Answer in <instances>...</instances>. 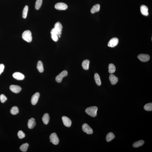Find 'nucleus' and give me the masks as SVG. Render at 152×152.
Returning a JSON list of instances; mask_svg holds the SVG:
<instances>
[{
  "label": "nucleus",
  "mask_w": 152,
  "mask_h": 152,
  "mask_svg": "<svg viewBox=\"0 0 152 152\" xmlns=\"http://www.w3.org/2000/svg\"><path fill=\"white\" fill-rule=\"evenodd\" d=\"M98 110V108L96 106H93L87 108L85 111L90 116L94 117L97 116Z\"/></svg>",
  "instance_id": "obj_1"
},
{
  "label": "nucleus",
  "mask_w": 152,
  "mask_h": 152,
  "mask_svg": "<svg viewBox=\"0 0 152 152\" xmlns=\"http://www.w3.org/2000/svg\"><path fill=\"white\" fill-rule=\"evenodd\" d=\"M22 37L23 40L28 42L32 41V33L30 31L26 30L24 31L22 34Z\"/></svg>",
  "instance_id": "obj_2"
},
{
  "label": "nucleus",
  "mask_w": 152,
  "mask_h": 152,
  "mask_svg": "<svg viewBox=\"0 0 152 152\" xmlns=\"http://www.w3.org/2000/svg\"><path fill=\"white\" fill-rule=\"evenodd\" d=\"M50 142L54 145H57L58 144L59 140L57 134L55 133H53L51 134L50 136Z\"/></svg>",
  "instance_id": "obj_3"
},
{
  "label": "nucleus",
  "mask_w": 152,
  "mask_h": 152,
  "mask_svg": "<svg viewBox=\"0 0 152 152\" xmlns=\"http://www.w3.org/2000/svg\"><path fill=\"white\" fill-rule=\"evenodd\" d=\"M68 75V72L66 70H64L56 77V82L60 83L62 82L63 78L66 76Z\"/></svg>",
  "instance_id": "obj_4"
},
{
  "label": "nucleus",
  "mask_w": 152,
  "mask_h": 152,
  "mask_svg": "<svg viewBox=\"0 0 152 152\" xmlns=\"http://www.w3.org/2000/svg\"><path fill=\"white\" fill-rule=\"evenodd\" d=\"M62 25L59 22L56 23L54 25V29L58 36H61L62 34Z\"/></svg>",
  "instance_id": "obj_5"
},
{
  "label": "nucleus",
  "mask_w": 152,
  "mask_h": 152,
  "mask_svg": "<svg viewBox=\"0 0 152 152\" xmlns=\"http://www.w3.org/2000/svg\"><path fill=\"white\" fill-rule=\"evenodd\" d=\"M83 131L88 134H91L93 133V131L92 128L86 123H84L82 125Z\"/></svg>",
  "instance_id": "obj_6"
},
{
  "label": "nucleus",
  "mask_w": 152,
  "mask_h": 152,
  "mask_svg": "<svg viewBox=\"0 0 152 152\" xmlns=\"http://www.w3.org/2000/svg\"><path fill=\"white\" fill-rule=\"evenodd\" d=\"M55 8L57 10H66L68 8V6L65 3H58L55 5Z\"/></svg>",
  "instance_id": "obj_7"
},
{
  "label": "nucleus",
  "mask_w": 152,
  "mask_h": 152,
  "mask_svg": "<svg viewBox=\"0 0 152 152\" xmlns=\"http://www.w3.org/2000/svg\"><path fill=\"white\" fill-rule=\"evenodd\" d=\"M119 40L116 37H114L111 39L108 43V46L111 47H114L118 44Z\"/></svg>",
  "instance_id": "obj_8"
},
{
  "label": "nucleus",
  "mask_w": 152,
  "mask_h": 152,
  "mask_svg": "<svg viewBox=\"0 0 152 152\" xmlns=\"http://www.w3.org/2000/svg\"><path fill=\"white\" fill-rule=\"evenodd\" d=\"M137 58L141 61L144 62H148L150 58L149 55L145 54H140L137 56Z\"/></svg>",
  "instance_id": "obj_9"
},
{
  "label": "nucleus",
  "mask_w": 152,
  "mask_h": 152,
  "mask_svg": "<svg viewBox=\"0 0 152 152\" xmlns=\"http://www.w3.org/2000/svg\"><path fill=\"white\" fill-rule=\"evenodd\" d=\"M40 94L39 92H37L32 95L31 99V103L33 105H35L38 101Z\"/></svg>",
  "instance_id": "obj_10"
},
{
  "label": "nucleus",
  "mask_w": 152,
  "mask_h": 152,
  "mask_svg": "<svg viewBox=\"0 0 152 152\" xmlns=\"http://www.w3.org/2000/svg\"><path fill=\"white\" fill-rule=\"evenodd\" d=\"M9 88L12 92L15 93H19L21 90V88L20 86L17 85H11Z\"/></svg>",
  "instance_id": "obj_11"
},
{
  "label": "nucleus",
  "mask_w": 152,
  "mask_h": 152,
  "mask_svg": "<svg viewBox=\"0 0 152 152\" xmlns=\"http://www.w3.org/2000/svg\"><path fill=\"white\" fill-rule=\"evenodd\" d=\"M62 120L64 125L67 127H70L72 124V121L68 117L63 116L62 117Z\"/></svg>",
  "instance_id": "obj_12"
},
{
  "label": "nucleus",
  "mask_w": 152,
  "mask_h": 152,
  "mask_svg": "<svg viewBox=\"0 0 152 152\" xmlns=\"http://www.w3.org/2000/svg\"><path fill=\"white\" fill-rule=\"evenodd\" d=\"M12 76L14 78L18 80H23L25 78L24 75L19 72L14 73Z\"/></svg>",
  "instance_id": "obj_13"
},
{
  "label": "nucleus",
  "mask_w": 152,
  "mask_h": 152,
  "mask_svg": "<svg viewBox=\"0 0 152 152\" xmlns=\"http://www.w3.org/2000/svg\"><path fill=\"white\" fill-rule=\"evenodd\" d=\"M141 13L142 15L147 16L149 15L148 8L147 6L144 5H141L140 7Z\"/></svg>",
  "instance_id": "obj_14"
},
{
  "label": "nucleus",
  "mask_w": 152,
  "mask_h": 152,
  "mask_svg": "<svg viewBox=\"0 0 152 152\" xmlns=\"http://www.w3.org/2000/svg\"><path fill=\"white\" fill-rule=\"evenodd\" d=\"M51 33L52 38L54 41L56 42L58 40V36L56 33V31L54 28H53L51 30Z\"/></svg>",
  "instance_id": "obj_15"
},
{
  "label": "nucleus",
  "mask_w": 152,
  "mask_h": 152,
  "mask_svg": "<svg viewBox=\"0 0 152 152\" xmlns=\"http://www.w3.org/2000/svg\"><path fill=\"white\" fill-rule=\"evenodd\" d=\"M36 123L35 121V119L32 118L28 120V126L30 129L33 128L36 125Z\"/></svg>",
  "instance_id": "obj_16"
},
{
  "label": "nucleus",
  "mask_w": 152,
  "mask_h": 152,
  "mask_svg": "<svg viewBox=\"0 0 152 152\" xmlns=\"http://www.w3.org/2000/svg\"><path fill=\"white\" fill-rule=\"evenodd\" d=\"M109 78L111 84L112 85L116 84L118 82V78L113 74H110L109 76Z\"/></svg>",
  "instance_id": "obj_17"
},
{
  "label": "nucleus",
  "mask_w": 152,
  "mask_h": 152,
  "mask_svg": "<svg viewBox=\"0 0 152 152\" xmlns=\"http://www.w3.org/2000/svg\"><path fill=\"white\" fill-rule=\"evenodd\" d=\"M42 120L45 124H48L50 120L49 114L48 113L45 114L42 117Z\"/></svg>",
  "instance_id": "obj_18"
},
{
  "label": "nucleus",
  "mask_w": 152,
  "mask_h": 152,
  "mask_svg": "<svg viewBox=\"0 0 152 152\" xmlns=\"http://www.w3.org/2000/svg\"><path fill=\"white\" fill-rule=\"evenodd\" d=\"M100 9V5L99 4H97L94 5L92 8L91 12L92 14H94L99 11Z\"/></svg>",
  "instance_id": "obj_19"
},
{
  "label": "nucleus",
  "mask_w": 152,
  "mask_h": 152,
  "mask_svg": "<svg viewBox=\"0 0 152 152\" xmlns=\"http://www.w3.org/2000/svg\"><path fill=\"white\" fill-rule=\"evenodd\" d=\"M37 68L39 72L43 73L44 71V68L43 63L41 61H38L37 64Z\"/></svg>",
  "instance_id": "obj_20"
},
{
  "label": "nucleus",
  "mask_w": 152,
  "mask_h": 152,
  "mask_svg": "<svg viewBox=\"0 0 152 152\" xmlns=\"http://www.w3.org/2000/svg\"><path fill=\"white\" fill-rule=\"evenodd\" d=\"M89 63H90V61L88 60H85L83 61L82 64L83 68L85 70H88Z\"/></svg>",
  "instance_id": "obj_21"
},
{
  "label": "nucleus",
  "mask_w": 152,
  "mask_h": 152,
  "mask_svg": "<svg viewBox=\"0 0 152 152\" xmlns=\"http://www.w3.org/2000/svg\"><path fill=\"white\" fill-rule=\"evenodd\" d=\"M115 137V135L113 133L109 132L107 134L106 137V140L107 142H110Z\"/></svg>",
  "instance_id": "obj_22"
},
{
  "label": "nucleus",
  "mask_w": 152,
  "mask_h": 152,
  "mask_svg": "<svg viewBox=\"0 0 152 152\" xmlns=\"http://www.w3.org/2000/svg\"><path fill=\"white\" fill-rule=\"evenodd\" d=\"M94 78L95 83L97 85L99 86L101 85V83L99 75L98 73H95Z\"/></svg>",
  "instance_id": "obj_23"
},
{
  "label": "nucleus",
  "mask_w": 152,
  "mask_h": 152,
  "mask_svg": "<svg viewBox=\"0 0 152 152\" xmlns=\"http://www.w3.org/2000/svg\"><path fill=\"white\" fill-rule=\"evenodd\" d=\"M145 143L144 141L142 140H140L137 141L133 144V146L135 148H137L139 147L142 146Z\"/></svg>",
  "instance_id": "obj_24"
},
{
  "label": "nucleus",
  "mask_w": 152,
  "mask_h": 152,
  "mask_svg": "<svg viewBox=\"0 0 152 152\" xmlns=\"http://www.w3.org/2000/svg\"><path fill=\"white\" fill-rule=\"evenodd\" d=\"M109 73H115L116 70L115 66L113 64H109Z\"/></svg>",
  "instance_id": "obj_25"
},
{
  "label": "nucleus",
  "mask_w": 152,
  "mask_h": 152,
  "mask_svg": "<svg viewBox=\"0 0 152 152\" xmlns=\"http://www.w3.org/2000/svg\"><path fill=\"white\" fill-rule=\"evenodd\" d=\"M29 146V144L27 143L23 144L20 147V149L23 152H26L27 151Z\"/></svg>",
  "instance_id": "obj_26"
},
{
  "label": "nucleus",
  "mask_w": 152,
  "mask_h": 152,
  "mask_svg": "<svg viewBox=\"0 0 152 152\" xmlns=\"http://www.w3.org/2000/svg\"><path fill=\"white\" fill-rule=\"evenodd\" d=\"M19 109L16 106H14L12 107L10 110L11 114L13 115H16L19 112Z\"/></svg>",
  "instance_id": "obj_27"
},
{
  "label": "nucleus",
  "mask_w": 152,
  "mask_h": 152,
  "mask_svg": "<svg viewBox=\"0 0 152 152\" xmlns=\"http://www.w3.org/2000/svg\"><path fill=\"white\" fill-rule=\"evenodd\" d=\"M42 1L43 0H37L35 5V8L36 10H39L41 7Z\"/></svg>",
  "instance_id": "obj_28"
},
{
  "label": "nucleus",
  "mask_w": 152,
  "mask_h": 152,
  "mask_svg": "<svg viewBox=\"0 0 152 152\" xmlns=\"http://www.w3.org/2000/svg\"><path fill=\"white\" fill-rule=\"evenodd\" d=\"M28 10V7L27 5L25 6L23 9L22 12V17L23 18H26L27 16Z\"/></svg>",
  "instance_id": "obj_29"
},
{
  "label": "nucleus",
  "mask_w": 152,
  "mask_h": 152,
  "mask_svg": "<svg viewBox=\"0 0 152 152\" xmlns=\"http://www.w3.org/2000/svg\"><path fill=\"white\" fill-rule=\"evenodd\" d=\"M144 109L147 111H152V103H149L146 104L144 106Z\"/></svg>",
  "instance_id": "obj_30"
},
{
  "label": "nucleus",
  "mask_w": 152,
  "mask_h": 152,
  "mask_svg": "<svg viewBox=\"0 0 152 152\" xmlns=\"http://www.w3.org/2000/svg\"><path fill=\"white\" fill-rule=\"evenodd\" d=\"M18 136L19 138L22 139L25 137V134L22 131H20L18 133Z\"/></svg>",
  "instance_id": "obj_31"
},
{
  "label": "nucleus",
  "mask_w": 152,
  "mask_h": 152,
  "mask_svg": "<svg viewBox=\"0 0 152 152\" xmlns=\"http://www.w3.org/2000/svg\"><path fill=\"white\" fill-rule=\"evenodd\" d=\"M7 100V98L5 95L2 94L0 96V100L2 103H4Z\"/></svg>",
  "instance_id": "obj_32"
},
{
  "label": "nucleus",
  "mask_w": 152,
  "mask_h": 152,
  "mask_svg": "<svg viewBox=\"0 0 152 152\" xmlns=\"http://www.w3.org/2000/svg\"><path fill=\"white\" fill-rule=\"evenodd\" d=\"M4 64H0V75L4 71Z\"/></svg>",
  "instance_id": "obj_33"
}]
</instances>
